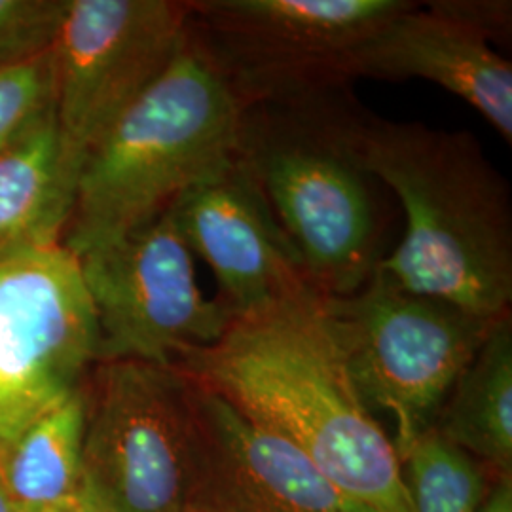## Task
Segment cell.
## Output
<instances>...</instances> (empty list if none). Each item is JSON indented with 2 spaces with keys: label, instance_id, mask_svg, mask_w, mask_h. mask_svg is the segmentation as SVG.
<instances>
[{
  "label": "cell",
  "instance_id": "6da1fadb",
  "mask_svg": "<svg viewBox=\"0 0 512 512\" xmlns=\"http://www.w3.org/2000/svg\"><path fill=\"white\" fill-rule=\"evenodd\" d=\"M171 366L289 440L370 509L414 512L395 444L361 401L311 287L234 317L219 342Z\"/></svg>",
  "mask_w": 512,
  "mask_h": 512
},
{
  "label": "cell",
  "instance_id": "7a4b0ae2",
  "mask_svg": "<svg viewBox=\"0 0 512 512\" xmlns=\"http://www.w3.org/2000/svg\"><path fill=\"white\" fill-rule=\"evenodd\" d=\"M355 141L406 217L403 241L376 268L406 291L476 315L511 311V190L475 137L361 107Z\"/></svg>",
  "mask_w": 512,
  "mask_h": 512
},
{
  "label": "cell",
  "instance_id": "3957f363",
  "mask_svg": "<svg viewBox=\"0 0 512 512\" xmlns=\"http://www.w3.org/2000/svg\"><path fill=\"white\" fill-rule=\"evenodd\" d=\"M359 110L349 86H336L247 105L239 129L236 164L327 298L357 293L384 258L378 181L355 141Z\"/></svg>",
  "mask_w": 512,
  "mask_h": 512
},
{
  "label": "cell",
  "instance_id": "277c9868",
  "mask_svg": "<svg viewBox=\"0 0 512 512\" xmlns=\"http://www.w3.org/2000/svg\"><path fill=\"white\" fill-rule=\"evenodd\" d=\"M243 109L188 31L165 73L86 156L61 245L86 255L234 164Z\"/></svg>",
  "mask_w": 512,
  "mask_h": 512
},
{
  "label": "cell",
  "instance_id": "5b68a950",
  "mask_svg": "<svg viewBox=\"0 0 512 512\" xmlns=\"http://www.w3.org/2000/svg\"><path fill=\"white\" fill-rule=\"evenodd\" d=\"M86 393L78 512H194L200 425L175 366L97 363Z\"/></svg>",
  "mask_w": 512,
  "mask_h": 512
},
{
  "label": "cell",
  "instance_id": "8992f818",
  "mask_svg": "<svg viewBox=\"0 0 512 512\" xmlns=\"http://www.w3.org/2000/svg\"><path fill=\"white\" fill-rule=\"evenodd\" d=\"M321 300L361 401L395 425L399 459L435 427L459 374L501 317L406 291L380 268L357 293Z\"/></svg>",
  "mask_w": 512,
  "mask_h": 512
},
{
  "label": "cell",
  "instance_id": "52a82bcc",
  "mask_svg": "<svg viewBox=\"0 0 512 512\" xmlns=\"http://www.w3.org/2000/svg\"><path fill=\"white\" fill-rule=\"evenodd\" d=\"M408 0H190V37L241 103L351 86L348 63Z\"/></svg>",
  "mask_w": 512,
  "mask_h": 512
},
{
  "label": "cell",
  "instance_id": "ba28073f",
  "mask_svg": "<svg viewBox=\"0 0 512 512\" xmlns=\"http://www.w3.org/2000/svg\"><path fill=\"white\" fill-rule=\"evenodd\" d=\"M190 0H69L57 31L54 114L78 183L86 156L181 52Z\"/></svg>",
  "mask_w": 512,
  "mask_h": 512
},
{
  "label": "cell",
  "instance_id": "9c48e42d",
  "mask_svg": "<svg viewBox=\"0 0 512 512\" xmlns=\"http://www.w3.org/2000/svg\"><path fill=\"white\" fill-rule=\"evenodd\" d=\"M192 255L167 209L78 256L99 329L97 363L171 366L186 351L219 342L234 317L202 293Z\"/></svg>",
  "mask_w": 512,
  "mask_h": 512
},
{
  "label": "cell",
  "instance_id": "30bf717a",
  "mask_svg": "<svg viewBox=\"0 0 512 512\" xmlns=\"http://www.w3.org/2000/svg\"><path fill=\"white\" fill-rule=\"evenodd\" d=\"M99 329L61 243L0 260V456L97 365Z\"/></svg>",
  "mask_w": 512,
  "mask_h": 512
},
{
  "label": "cell",
  "instance_id": "8fae6325",
  "mask_svg": "<svg viewBox=\"0 0 512 512\" xmlns=\"http://www.w3.org/2000/svg\"><path fill=\"white\" fill-rule=\"evenodd\" d=\"M190 380V378H188ZM192 384L200 425L198 507L207 512H376L289 440Z\"/></svg>",
  "mask_w": 512,
  "mask_h": 512
},
{
  "label": "cell",
  "instance_id": "7c38bea8",
  "mask_svg": "<svg viewBox=\"0 0 512 512\" xmlns=\"http://www.w3.org/2000/svg\"><path fill=\"white\" fill-rule=\"evenodd\" d=\"M169 209L190 251L217 277V298L232 317L310 289L291 243L236 160L186 190Z\"/></svg>",
  "mask_w": 512,
  "mask_h": 512
},
{
  "label": "cell",
  "instance_id": "4fadbf2b",
  "mask_svg": "<svg viewBox=\"0 0 512 512\" xmlns=\"http://www.w3.org/2000/svg\"><path fill=\"white\" fill-rule=\"evenodd\" d=\"M357 78H423L467 101L512 143V67L478 29L448 16L433 2H414L351 55Z\"/></svg>",
  "mask_w": 512,
  "mask_h": 512
},
{
  "label": "cell",
  "instance_id": "5bb4252c",
  "mask_svg": "<svg viewBox=\"0 0 512 512\" xmlns=\"http://www.w3.org/2000/svg\"><path fill=\"white\" fill-rule=\"evenodd\" d=\"M74 192L52 105L0 148V260L59 245Z\"/></svg>",
  "mask_w": 512,
  "mask_h": 512
},
{
  "label": "cell",
  "instance_id": "9a60e30c",
  "mask_svg": "<svg viewBox=\"0 0 512 512\" xmlns=\"http://www.w3.org/2000/svg\"><path fill=\"white\" fill-rule=\"evenodd\" d=\"M433 429L495 476H512L511 311L495 321L459 374Z\"/></svg>",
  "mask_w": 512,
  "mask_h": 512
},
{
  "label": "cell",
  "instance_id": "2e32d148",
  "mask_svg": "<svg viewBox=\"0 0 512 512\" xmlns=\"http://www.w3.org/2000/svg\"><path fill=\"white\" fill-rule=\"evenodd\" d=\"M84 385L33 421L0 456V480L18 512L78 511Z\"/></svg>",
  "mask_w": 512,
  "mask_h": 512
},
{
  "label": "cell",
  "instance_id": "e0dca14e",
  "mask_svg": "<svg viewBox=\"0 0 512 512\" xmlns=\"http://www.w3.org/2000/svg\"><path fill=\"white\" fill-rule=\"evenodd\" d=\"M401 469L414 512H478L488 490L484 465L435 429L408 448Z\"/></svg>",
  "mask_w": 512,
  "mask_h": 512
},
{
  "label": "cell",
  "instance_id": "ac0fdd59",
  "mask_svg": "<svg viewBox=\"0 0 512 512\" xmlns=\"http://www.w3.org/2000/svg\"><path fill=\"white\" fill-rule=\"evenodd\" d=\"M54 105L52 50L0 67V148Z\"/></svg>",
  "mask_w": 512,
  "mask_h": 512
},
{
  "label": "cell",
  "instance_id": "d6986e66",
  "mask_svg": "<svg viewBox=\"0 0 512 512\" xmlns=\"http://www.w3.org/2000/svg\"><path fill=\"white\" fill-rule=\"evenodd\" d=\"M69 0H0V67L46 54Z\"/></svg>",
  "mask_w": 512,
  "mask_h": 512
},
{
  "label": "cell",
  "instance_id": "ffe728a7",
  "mask_svg": "<svg viewBox=\"0 0 512 512\" xmlns=\"http://www.w3.org/2000/svg\"><path fill=\"white\" fill-rule=\"evenodd\" d=\"M448 16L478 29L484 37L499 42L511 38L512 4L503 0H439L433 2Z\"/></svg>",
  "mask_w": 512,
  "mask_h": 512
},
{
  "label": "cell",
  "instance_id": "44dd1931",
  "mask_svg": "<svg viewBox=\"0 0 512 512\" xmlns=\"http://www.w3.org/2000/svg\"><path fill=\"white\" fill-rule=\"evenodd\" d=\"M478 512H512V476H495Z\"/></svg>",
  "mask_w": 512,
  "mask_h": 512
},
{
  "label": "cell",
  "instance_id": "7402d4cb",
  "mask_svg": "<svg viewBox=\"0 0 512 512\" xmlns=\"http://www.w3.org/2000/svg\"><path fill=\"white\" fill-rule=\"evenodd\" d=\"M0 512H18L16 505H14V501L10 499V495L6 492V488H4V484H2V480H0Z\"/></svg>",
  "mask_w": 512,
  "mask_h": 512
},
{
  "label": "cell",
  "instance_id": "603a6c76",
  "mask_svg": "<svg viewBox=\"0 0 512 512\" xmlns=\"http://www.w3.org/2000/svg\"><path fill=\"white\" fill-rule=\"evenodd\" d=\"M42 512H78V511H74V509H52V511H42Z\"/></svg>",
  "mask_w": 512,
  "mask_h": 512
},
{
  "label": "cell",
  "instance_id": "cb8c5ba5",
  "mask_svg": "<svg viewBox=\"0 0 512 512\" xmlns=\"http://www.w3.org/2000/svg\"><path fill=\"white\" fill-rule=\"evenodd\" d=\"M194 512H207V511H203V509H196V511Z\"/></svg>",
  "mask_w": 512,
  "mask_h": 512
}]
</instances>
